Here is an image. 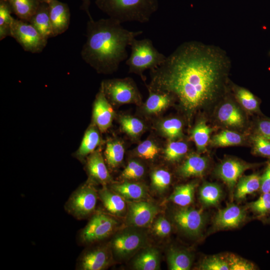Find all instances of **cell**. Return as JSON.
Wrapping results in <instances>:
<instances>
[{"mask_svg":"<svg viewBox=\"0 0 270 270\" xmlns=\"http://www.w3.org/2000/svg\"><path fill=\"white\" fill-rule=\"evenodd\" d=\"M223 52L200 42L180 45L159 66L150 70L148 89L176 98L188 114L210 102L218 94L228 66Z\"/></svg>","mask_w":270,"mask_h":270,"instance_id":"obj_1","label":"cell"},{"mask_svg":"<svg viewBox=\"0 0 270 270\" xmlns=\"http://www.w3.org/2000/svg\"><path fill=\"white\" fill-rule=\"evenodd\" d=\"M112 18L89 19L86 27V40L80 52L82 59L97 72L111 74L127 60L126 50L142 30L130 31Z\"/></svg>","mask_w":270,"mask_h":270,"instance_id":"obj_2","label":"cell"},{"mask_svg":"<svg viewBox=\"0 0 270 270\" xmlns=\"http://www.w3.org/2000/svg\"><path fill=\"white\" fill-rule=\"evenodd\" d=\"M95 3L109 18L120 24L148 22L158 8V0H96Z\"/></svg>","mask_w":270,"mask_h":270,"instance_id":"obj_3","label":"cell"},{"mask_svg":"<svg viewBox=\"0 0 270 270\" xmlns=\"http://www.w3.org/2000/svg\"><path fill=\"white\" fill-rule=\"evenodd\" d=\"M130 46L131 54L126 64L128 66L130 72L138 74L142 78L145 70L156 68L166 58L157 50L149 38L136 40L134 38Z\"/></svg>","mask_w":270,"mask_h":270,"instance_id":"obj_4","label":"cell"},{"mask_svg":"<svg viewBox=\"0 0 270 270\" xmlns=\"http://www.w3.org/2000/svg\"><path fill=\"white\" fill-rule=\"evenodd\" d=\"M98 191L88 180L78 188L64 204L66 211L77 220L91 216L96 211Z\"/></svg>","mask_w":270,"mask_h":270,"instance_id":"obj_5","label":"cell"},{"mask_svg":"<svg viewBox=\"0 0 270 270\" xmlns=\"http://www.w3.org/2000/svg\"><path fill=\"white\" fill-rule=\"evenodd\" d=\"M112 216L102 211H96L78 234V242L82 245H89L110 236L118 224Z\"/></svg>","mask_w":270,"mask_h":270,"instance_id":"obj_6","label":"cell"},{"mask_svg":"<svg viewBox=\"0 0 270 270\" xmlns=\"http://www.w3.org/2000/svg\"><path fill=\"white\" fill-rule=\"evenodd\" d=\"M101 86L108 100L116 104H140L141 102L140 92L131 78L105 80Z\"/></svg>","mask_w":270,"mask_h":270,"instance_id":"obj_7","label":"cell"},{"mask_svg":"<svg viewBox=\"0 0 270 270\" xmlns=\"http://www.w3.org/2000/svg\"><path fill=\"white\" fill-rule=\"evenodd\" d=\"M10 36L16 40L24 50L32 54L40 53L48 42L29 22L19 18L14 19Z\"/></svg>","mask_w":270,"mask_h":270,"instance_id":"obj_8","label":"cell"},{"mask_svg":"<svg viewBox=\"0 0 270 270\" xmlns=\"http://www.w3.org/2000/svg\"><path fill=\"white\" fill-rule=\"evenodd\" d=\"M142 234L134 230H126L116 234L110 244L112 253L117 258H124L142 247L146 242Z\"/></svg>","mask_w":270,"mask_h":270,"instance_id":"obj_9","label":"cell"},{"mask_svg":"<svg viewBox=\"0 0 270 270\" xmlns=\"http://www.w3.org/2000/svg\"><path fill=\"white\" fill-rule=\"evenodd\" d=\"M110 246H96L84 251L77 260L76 270H102L107 268L112 260Z\"/></svg>","mask_w":270,"mask_h":270,"instance_id":"obj_10","label":"cell"},{"mask_svg":"<svg viewBox=\"0 0 270 270\" xmlns=\"http://www.w3.org/2000/svg\"><path fill=\"white\" fill-rule=\"evenodd\" d=\"M159 212L158 206L149 202L129 201L128 204L126 222L136 227H147L153 222Z\"/></svg>","mask_w":270,"mask_h":270,"instance_id":"obj_11","label":"cell"},{"mask_svg":"<svg viewBox=\"0 0 270 270\" xmlns=\"http://www.w3.org/2000/svg\"><path fill=\"white\" fill-rule=\"evenodd\" d=\"M172 219L180 230L192 236L200 234L204 222L202 210L185 207L176 210L172 214Z\"/></svg>","mask_w":270,"mask_h":270,"instance_id":"obj_12","label":"cell"},{"mask_svg":"<svg viewBox=\"0 0 270 270\" xmlns=\"http://www.w3.org/2000/svg\"><path fill=\"white\" fill-rule=\"evenodd\" d=\"M114 116V110L101 86L94 104V124L101 132H105L111 126Z\"/></svg>","mask_w":270,"mask_h":270,"instance_id":"obj_13","label":"cell"},{"mask_svg":"<svg viewBox=\"0 0 270 270\" xmlns=\"http://www.w3.org/2000/svg\"><path fill=\"white\" fill-rule=\"evenodd\" d=\"M52 28V37L64 32L70 24V13L66 4L58 0H50L48 3Z\"/></svg>","mask_w":270,"mask_h":270,"instance_id":"obj_14","label":"cell"},{"mask_svg":"<svg viewBox=\"0 0 270 270\" xmlns=\"http://www.w3.org/2000/svg\"><path fill=\"white\" fill-rule=\"evenodd\" d=\"M86 168L89 181L92 184L95 182L104 186L112 183V178L100 151L95 150L87 157Z\"/></svg>","mask_w":270,"mask_h":270,"instance_id":"obj_15","label":"cell"},{"mask_svg":"<svg viewBox=\"0 0 270 270\" xmlns=\"http://www.w3.org/2000/svg\"><path fill=\"white\" fill-rule=\"evenodd\" d=\"M245 218L246 212L243 208L234 204H230L218 211L214 224L220 229L235 228L244 220Z\"/></svg>","mask_w":270,"mask_h":270,"instance_id":"obj_16","label":"cell"},{"mask_svg":"<svg viewBox=\"0 0 270 270\" xmlns=\"http://www.w3.org/2000/svg\"><path fill=\"white\" fill-rule=\"evenodd\" d=\"M250 167V165L236 160H227L219 166L217 174L232 189L244 172Z\"/></svg>","mask_w":270,"mask_h":270,"instance_id":"obj_17","label":"cell"},{"mask_svg":"<svg viewBox=\"0 0 270 270\" xmlns=\"http://www.w3.org/2000/svg\"><path fill=\"white\" fill-rule=\"evenodd\" d=\"M99 199L105 209L112 216H122L126 211L125 199L106 186L98 191Z\"/></svg>","mask_w":270,"mask_h":270,"instance_id":"obj_18","label":"cell"},{"mask_svg":"<svg viewBox=\"0 0 270 270\" xmlns=\"http://www.w3.org/2000/svg\"><path fill=\"white\" fill-rule=\"evenodd\" d=\"M29 22L46 40L52 37V28L48 3L40 2Z\"/></svg>","mask_w":270,"mask_h":270,"instance_id":"obj_19","label":"cell"},{"mask_svg":"<svg viewBox=\"0 0 270 270\" xmlns=\"http://www.w3.org/2000/svg\"><path fill=\"white\" fill-rule=\"evenodd\" d=\"M96 126H90L85 132L80 145L76 152L74 156L83 161L90 154L94 152L100 144V137Z\"/></svg>","mask_w":270,"mask_h":270,"instance_id":"obj_20","label":"cell"},{"mask_svg":"<svg viewBox=\"0 0 270 270\" xmlns=\"http://www.w3.org/2000/svg\"><path fill=\"white\" fill-rule=\"evenodd\" d=\"M114 192L129 201L140 200L146 195V190L142 184L124 182L114 183L110 186Z\"/></svg>","mask_w":270,"mask_h":270,"instance_id":"obj_21","label":"cell"},{"mask_svg":"<svg viewBox=\"0 0 270 270\" xmlns=\"http://www.w3.org/2000/svg\"><path fill=\"white\" fill-rule=\"evenodd\" d=\"M207 165V160L205 158L192 154L180 166L178 172L184 178L200 176L204 172Z\"/></svg>","mask_w":270,"mask_h":270,"instance_id":"obj_22","label":"cell"},{"mask_svg":"<svg viewBox=\"0 0 270 270\" xmlns=\"http://www.w3.org/2000/svg\"><path fill=\"white\" fill-rule=\"evenodd\" d=\"M160 254L154 248H148L142 250L133 263L134 268L138 270H157L160 269Z\"/></svg>","mask_w":270,"mask_h":270,"instance_id":"obj_23","label":"cell"},{"mask_svg":"<svg viewBox=\"0 0 270 270\" xmlns=\"http://www.w3.org/2000/svg\"><path fill=\"white\" fill-rule=\"evenodd\" d=\"M149 96L144 104L146 111L150 114L160 112L170 104L173 96L170 94L148 89Z\"/></svg>","mask_w":270,"mask_h":270,"instance_id":"obj_24","label":"cell"},{"mask_svg":"<svg viewBox=\"0 0 270 270\" xmlns=\"http://www.w3.org/2000/svg\"><path fill=\"white\" fill-rule=\"evenodd\" d=\"M18 18L29 22L40 2L38 0H6Z\"/></svg>","mask_w":270,"mask_h":270,"instance_id":"obj_25","label":"cell"},{"mask_svg":"<svg viewBox=\"0 0 270 270\" xmlns=\"http://www.w3.org/2000/svg\"><path fill=\"white\" fill-rule=\"evenodd\" d=\"M167 261L170 270H189L192 265L191 254L186 251L175 248L168 250Z\"/></svg>","mask_w":270,"mask_h":270,"instance_id":"obj_26","label":"cell"},{"mask_svg":"<svg viewBox=\"0 0 270 270\" xmlns=\"http://www.w3.org/2000/svg\"><path fill=\"white\" fill-rule=\"evenodd\" d=\"M236 184L234 196L238 200H242L260 189V176L252 174L242 176L239 178Z\"/></svg>","mask_w":270,"mask_h":270,"instance_id":"obj_27","label":"cell"},{"mask_svg":"<svg viewBox=\"0 0 270 270\" xmlns=\"http://www.w3.org/2000/svg\"><path fill=\"white\" fill-rule=\"evenodd\" d=\"M219 120L223 124L232 126H240L244 124V118L239 109L234 104H223L218 112Z\"/></svg>","mask_w":270,"mask_h":270,"instance_id":"obj_28","label":"cell"},{"mask_svg":"<svg viewBox=\"0 0 270 270\" xmlns=\"http://www.w3.org/2000/svg\"><path fill=\"white\" fill-rule=\"evenodd\" d=\"M104 154L108 166L111 168H115L122 163L124 159V146L119 140H110L106 143Z\"/></svg>","mask_w":270,"mask_h":270,"instance_id":"obj_29","label":"cell"},{"mask_svg":"<svg viewBox=\"0 0 270 270\" xmlns=\"http://www.w3.org/2000/svg\"><path fill=\"white\" fill-rule=\"evenodd\" d=\"M195 183H189L176 186L169 200L182 207H186L190 204L194 200Z\"/></svg>","mask_w":270,"mask_h":270,"instance_id":"obj_30","label":"cell"},{"mask_svg":"<svg viewBox=\"0 0 270 270\" xmlns=\"http://www.w3.org/2000/svg\"><path fill=\"white\" fill-rule=\"evenodd\" d=\"M222 196V190L219 186L215 184H204L200 190V198L207 206L216 205Z\"/></svg>","mask_w":270,"mask_h":270,"instance_id":"obj_31","label":"cell"},{"mask_svg":"<svg viewBox=\"0 0 270 270\" xmlns=\"http://www.w3.org/2000/svg\"><path fill=\"white\" fill-rule=\"evenodd\" d=\"M10 6L6 0H0V40L10 36V28L14 18Z\"/></svg>","mask_w":270,"mask_h":270,"instance_id":"obj_32","label":"cell"},{"mask_svg":"<svg viewBox=\"0 0 270 270\" xmlns=\"http://www.w3.org/2000/svg\"><path fill=\"white\" fill-rule=\"evenodd\" d=\"M212 130L204 121L199 122L192 130V137L199 151L205 150Z\"/></svg>","mask_w":270,"mask_h":270,"instance_id":"obj_33","label":"cell"},{"mask_svg":"<svg viewBox=\"0 0 270 270\" xmlns=\"http://www.w3.org/2000/svg\"><path fill=\"white\" fill-rule=\"evenodd\" d=\"M171 180L170 174L164 169L156 170L151 175L152 185L158 192H164L168 188Z\"/></svg>","mask_w":270,"mask_h":270,"instance_id":"obj_34","label":"cell"},{"mask_svg":"<svg viewBox=\"0 0 270 270\" xmlns=\"http://www.w3.org/2000/svg\"><path fill=\"white\" fill-rule=\"evenodd\" d=\"M242 140V136L238 133L224 130L213 137L212 144L216 146H226L240 144Z\"/></svg>","mask_w":270,"mask_h":270,"instance_id":"obj_35","label":"cell"},{"mask_svg":"<svg viewBox=\"0 0 270 270\" xmlns=\"http://www.w3.org/2000/svg\"><path fill=\"white\" fill-rule=\"evenodd\" d=\"M187 144L180 141H172L164 150L165 158L170 162H176L181 158L187 152Z\"/></svg>","mask_w":270,"mask_h":270,"instance_id":"obj_36","label":"cell"},{"mask_svg":"<svg viewBox=\"0 0 270 270\" xmlns=\"http://www.w3.org/2000/svg\"><path fill=\"white\" fill-rule=\"evenodd\" d=\"M120 121L122 130L132 136H139L144 130V123L137 118L125 116H122Z\"/></svg>","mask_w":270,"mask_h":270,"instance_id":"obj_37","label":"cell"},{"mask_svg":"<svg viewBox=\"0 0 270 270\" xmlns=\"http://www.w3.org/2000/svg\"><path fill=\"white\" fill-rule=\"evenodd\" d=\"M182 122L176 118L166 120L160 125V129L163 134L172 139L182 136Z\"/></svg>","mask_w":270,"mask_h":270,"instance_id":"obj_38","label":"cell"},{"mask_svg":"<svg viewBox=\"0 0 270 270\" xmlns=\"http://www.w3.org/2000/svg\"><path fill=\"white\" fill-rule=\"evenodd\" d=\"M200 268L202 270H230L226 258L218 256H212L204 258Z\"/></svg>","mask_w":270,"mask_h":270,"instance_id":"obj_39","label":"cell"},{"mask_svg":"<svg viewBox=\"0 0 270 270\" xmlns=\"http://www.w3.org/2000/svg\"><path fill=\"white\" fill-rule=\"evenodd\" d=\"M160 151L158 146L151 140H146L136 148L138 155L146 160H152L158 154Z\"/></svg>","mask_w":270,"mask_h":270,"instance_id":"obj_40","label":"cell"},{"mask_svg":"<svg viewBox=\"0 0 270 270\" xmlns=\"http://www.w3.org/2000/svg\"><path fill=\"white\" fill-rule=\"evenodd\" d=\"M236 96L242 105L250 111L256 110L258 108V102L249 90L240 88L236 90Z\"/></svg>","mask_w":270,"mask_h":270,"instance_id":"obj_41","label":"cell"},{"mask_svg":"<svg viewBox=\"0 0 270 270\" xmlns=\"http://www.w3.org/2000/svg\"><path fill=\"white\" fill-rule=\"evenodd\" d=\"M144 174V168L139 162L130 161L122 172L121 177L125 180H136L142 178Z\"/></svg>","mask_w":270,"mask_h":270,"instance_id":"obj_42","label":"cell"},{"mask_svg":"<svg viewBox=\"0 0 270 270\" xmlns=\"http://www.w3.org/2000/svg\"><path fill=\"white\" fill-rule=\"evenodd\" d=\"M230 270H254L255 266L249 261L233 254L226 257Z\"/></svg>","mask_w":270,"mask_h":270,"instance_id":"obj_43","label":"cell"},{"mask_svg":"<svg viewBox=\"0 0 270 270\" xmlns=\"http://www.w3.org/2000/svg\"><path fill=\"white\" fill-rule=\"evenodd\" d=\"M250 208L260 215H264L270 210V192L262 193L261 196L250 204Z\"/></svg>","mask_w":270,"mask_h":270,"instance_id":"obj_44","label":"cell"},{"mask_svg":"<svg viewBox=\"0 0 270 270\" xmlns=\"http://www.w3.org/2000/svg\"><path fill=\"white\" fill-rule=\"evenodd\" d=\"M152 230L158 236L165 238L171 232L172 226L169 221L164 216L158 218L154 222Z\"/></svg>","mask_w":270,"mask_h":270,"instance_id":"obj_45","label":"cell"},{"mask_svg":"<svg viewBox=\"0 0 270 270\" xmlns=\"http://www.w3.org/2000/svg\"><path fill=\"white\" fill-rule=\"evenodd\" d=\"M254 152L259 155L270 157V140L260 134L253 138Z\"/></svg>","mask_w":270,"mask_h":270,"instance_id":"obj_46","label":"cell"},{"mask_svg":"<svg viewBox=\"0 0 270 270\" xmlns=\"http://www.w3.org/2000/svg\"><path fill=\"white\" fill-rule=\"evenodd\" d=\"M260 190L262 193L270 192V162H268L265 171L260 176Z\"/></svg>","mask_w":270,"mask_h":270,"instance_id":"obj_47","label":"cell"},{"mask_svg":"<svg viewBox=\"0 0 270 270\" xmlns=\"http://www.w3.org/2000/svg\"><path fill=\"white\" fill-rule=\"evenodd\" d=\"M260 134L270 140V120H264L258 124Z\"/></svg>","mask_w":270,"mask_h":270,"instance_id":"obj_48","label":"cell"},{"mask_svg":"<svg viewBox=\"0 0 270 270\" xmlns=\"http://www.w3.org/2000/svg\"><path fill=\"white\" fill-rule=\"evenodd\" d=\"M82 9L84 10L88 14L89 19L92 18L89 12V6L90 3V0H82Z\"/></svg>","mask_w":270,"mask_h":270,"instance_id":"obj_49","label":"cell"},{"mask_svg":"<svg viewBox=\"0 0 270 270\" xmlns=\"http://www.w3.org/2000/svg\"><path fill=\"white\" fill-rule=\"evenodd\" d=\"M40 2L48 3L50 0H38Z\"/></svg>","mask_w":270,"mask_h":270,"instance_id":"obj_50","label":"cell"},{"mask_svg":"<svg viewBox=\"0 0 270 270\" xmlns=\"http://www.w3.org/2000/svg\"></svg>","mask_w":270,"mask_h":270,"instance_id":"obj_51","label":"cell"}]
</instances>
